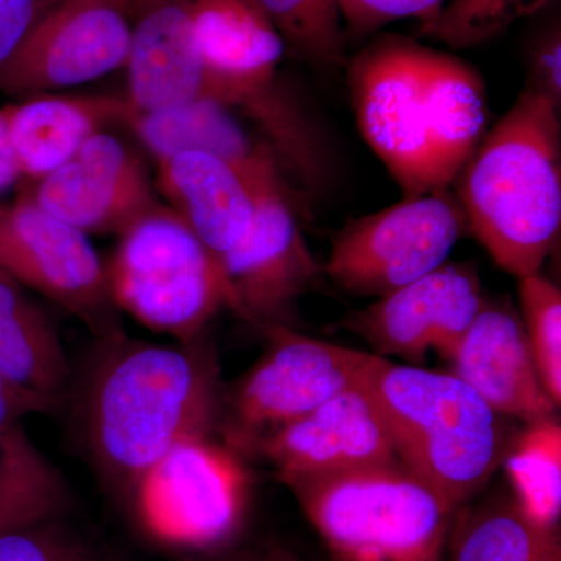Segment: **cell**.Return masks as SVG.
Instances as JSON below:
<instances>
[{
  "instance_id": "6da1fadb",
  "label": "cell",
  "mask_w": 561,
  "mask_h": 561,
  "mask_svg": "<svg viewBox=\"0 0 561 561\" xmlns=\"http://www.w3.org/2000/svg\"><path fill=\"white\" fill-rule=\"evenodd\" d=\"M70 391L81 446L122 500L173 446L219 434L224 389L216 351L205 337L157 343L124 331L98 339Z\"/></svg>"
},
{
  "instance_id": "7a4b0ae2",
  "label": "cell",
  "mask_w": 561,
  "mask_h": 561,
  "mask_svg": "<svg viewBox=\"0 0 561 561\" xmlns=\"http://www.w3.org/2000/svg\"><path fill=\"white\" fill-rule=\"evenodd\" d=\"M348 84L362 136L404 198L448 190L485 135L481 76L416 41H375L350 62Z\"/></svg>"
},
{
  "instance_id": "3957f363",
  "label": "cell",
  "mask_w": 561,
  "mask_h": 561,
  "mask_svg": "<svg viewBox=\"0 0 561 561\" xmlns=\"http://www.w3.org/2000/svg\"><path fill=\"white\" fill-rule=\"evenodd\" d=\"M559 110L526 88L456 179L468 230L518 279L540 273L560 234Z\"/></svg>"
},
{
  "instance_id": "277c9868",
  "label": "cell",
  "mask_w": 561,
  "mask_h": 561,
  "mask_svg": "<svg viewBox=\"0 0 561 561\" xmlns=\"http://www.w3.org/2000/svg\"><path fill=\"white\" fill-rule=\"evenodd\" d=\"M359 386L402 463L449 504L463 507L489 485L513 435L467 382L370 353Z\"/></svg>"
},
{
  "instance_id": "5b68a950",
  "label": "cell",
  "mask_w": 561,
  "mask_h": 561,
  "mask_svg": "<svg viewBox=\"0 0 561 561\" xmlns=\"http://www.w3.org/2000/svg\"><path fill=\"white\" fill-rule=\"evenodd\" d=\"M283 483L337 561H445L459 508L402 461Z\"/></svg>"
},
{
  "instance_id": "8992f818",
  "label": "cell",
  "mask_w": 561,
  "mask_h": 561,
  "mask_svg": "<svg viewBox=\"0 0 561 561\" xmlns=\"http://www.w3.org/2000/svg\"><path fill=\"white\" fill-rule=\"evenodd\" d=\"M106 284L117 311L175 342L205 337L234 298L219 260L171 208L154 206L121 232Z\"/></svg>"
},
{
  "instance_id": "52a82bcc",
  "label": "cell",
  "mask_w": 561,
  "mask_h": 561,
  "mask_svg": "<svg viewBox=\"0 0 561 561\" xmlns=\"http://www.w3.org/2000/svg\"><path fill=\"white\" fill-rule=\"evenodd\" d=\"M249 497L250 474L241 454L216 434H198L154 461L125 500L154 541L213 556L231 548Z\"/></svg>"
},
{
  "instance_id": "ba28073f",
  "label": "cell",
  "mask_w": 561,
  "mask_h": 561,
  "mask_svg": "<svg viewBox=\"0 0 561 561\" xmlns=\"http://www.w3.org/2000/svg\"><path fill=\"white\" fill-rule=\"evenodd\" d=\"M267 348L230 390L224 391L219 432L249 456L264 435L359 386L370 353L317 341L290 327H268Z\"/></svg>"
},
{
  "instance_id": "9c48e42d",
  "label": "cell",
  "mask_w": 561,
  "mask_h": 561,
  "mask_svg": "<svg viewBox=\"0 0 561 561\" xmlns=\"http://www.w3.org/2000/svg\"><path fill=\"white\" fill-rule=\"evenodd\" d=\"M467 230L448 190L404 198L350 224L332 242L324 272L351 294L383 297L446 264Z\"/></svg>"
},
{
  "instance_id": "30bf717a",
  "label": "cell",
  "mask_w": 561,
  "mask_h": 561,
  "mask_svg": "<svg viewBox=\"0 0 561 561\" xmlns=\"http://www.w3.org/2000/svg\"><path fill=\"white\" fill-rule=\"evenodd\" d=\"M0 273L57 302L95 339L124 332L90 238L28 195L0 202Z\"/></svg>"
},
{
  "instance_id": "8fae6325",
  "label": "cell",
  "mask_w": 561,
  "mask_h": 561,
  "mask_svg": "<svg viewBox=\"0 0 561 561\" xmlns=\"http://www.w3.org/2000/svg\"><path fill=\"white\" fill-rule=\"evenodd\" d=\"M130 41L125 0H61L0 70V91L35 94L88 83L127 65Z\"/></svg>"
},
{
  "instance_id": "7c38bea8",
  "label": "cell",
  "mask_w": 561,
  "mask_h": 561,
  "mask_svg": "<svg viewBox=\"0 0 561 561\" xmlns=\"http://www.w3.org/2000/svg\"><path fill=\"white\" fill-rule=\"evenodd\" d=\"M482 305L478 272L468 264H443L350 313L343 327L364 339L376 356L419 364L437 351L449 360Z\"/></svg>"
},
{
  "instance_id": "4fadbf2b",
  "label": "cell",
  "mask_w": 561,
  "mask_h": 561,
  "mask_svg": "<svg viewBox=\"0 0 561 561\" xmlns=\"http://www.w3.org/2000/svg\"><path fill=\"white\" fill-rule=\"evenodd\" d=\"M234 312L265 330L287 327L294 302L319 275L284 183L262 187L249 231L220 257Z\"/></svg>"
},
{
  "instance_id": "5bb4252c",
  "label": "cell",
  "mask_w": 561,
  "mask_h": 561,
  "mask_svg": "<svg viewBox=\"0 0 561 561\" xmlns=\"http://www.w3.org/2000/svg\"><path fill=\"white\" fill-rule=\"evenodd\" d=\"M249 456L267 461L280 482L401 461L360 386L264 435L251 446Z\"/></svg>"
},
{
  "instance_id": "9a60e30c",
  "label": "cell",
  "mask_w": 561,
  "mask_h": 561,
  "mask_svg": "<svg viewBox=\"0 0 561 561\" xmlns=\"http://www.w3.org/2000/svg\"><path fill=\"white\" fill-rule=\"evenodd\" d=\"M28 197L84 234L117 232L160 205L142 162L119 139L95 133Z\"/></svg>"
},
{
  "instance_id": "2e32d148",
  "label": "cell",
  "mask_w": 561,
  "mask_h": 561,
  "mask_svg": "<svg viewBox=\"0 0 561 561\" xmlns=\"http://www.w3.org/2000/svg\"><path fill=\"white\" fill-rule=\"evenodd\" d=\"M449 362L453 375L505 419L530 424L556 416L559 405L542 386L522 317L508 306L483 301Z\"/></svg>"
},
{
  "instance_id": "e0dca14e",
  "label": "cell",
  "mask_w": 561,
  "mask_h": 561,
  "mask_svg": "<svg viewBox=\"0 0 561 561\" xmlns=\"http://www.w3.org/2000/svg\"><path fill=\"white\" fill-rule=\"evenodd\" d=\"M131 25L127 68L133 111L149 113L203 99L206 68L192 0H125Z\"/></svg>"
},
{
  "instance_id": "ac0fdd59",
  "label": "cell",
  "mask_w": 561,
  "mask_h": 561,
  "mask_svg": "<svg viewBox=\"0 0 561 561\" xmlns=\"http://www.w3.org/2000/svg\"><path fill=\"white\" fill-rule=\"evenodd\" d=\"M158 180L171 209L220 261L249 231L262 187L230 162L203 151L158 161Z\"/></svg>"
},
{
  "instance_id": "d6986e66",
  "label": "cell",
  "mask_w": 561,
  "mask_h": 561,
  "mask_svg": "<svg viewBox=\"0 0 561 561\" xmlns=\"http://www.w3.org/2000/svg\"><path fill=\"white\" fill-rule=\"evenodd\" d=\"M125 124L158 161L183 151H203L230 162L256 183L284 181L273 151L253 142L231 111L209 99L149 113L130 110Z\"/></svg>"
},
{
  "instance_id": "ffe728a7",
  "label": "cell",
  "mask_w": 561,
  "mask_h": 561,
  "mask_svg": "<svg viewBox=\"0 0 561 561\" xmlns=\"http://www.w3.org/2000/svg\"><path fill=\"white\" fill-rule=\"evenodd\" d=\"M0 373L39 413L65 404L72 370L50 317L24 287L0 273Z\"/></svg>"
},
{
  "instance_id": "44dd1931",
  "label": "cell",
  "mask_w": 561,
  "mask_h": 561,
  "mask_svg": "<svg viewBox=\"0 0 561 561\" xmlns=\"http://www.w3.org/2000/svg\"><path fill=\"white\" fill-rule=\"evenodd\" d=\"M130 110L117 98H36L7 106V138L22 176L54 172L103 125L125 122Z\"/></svg>"
},
{
  "instance_id": "7402d4cb",
  "label": "cell",
  "mask_w": 561,
  "mask_h": 561,
  "mask_svg": "<svg viewBox=\"0 0 561 561\" xmlns=\"http://www.w3.org/2000/svg\"><path fill=\"white\" fill-rule=\"evenodd\" d=\"M206 81L257 83L278 76L286 44L254 0H192Z\"/></svg>"
},
{
  "instance_id": "603a6c76",
  "label": "cell",
  "mask_w": 561,
  "mask_h": 561,
  "mask_svg": "<svg viewBox=\"0 0 561 561\" xmlns=\"http://www.w3.org/2000/svg\"><path fill=\"white\" fill-rule=\"evenodd\" d=\"M446 552L449 561H561L559 530L531 522L513 497L460 507Z\"/></svg>"
},
{
  "instance_id": "cb8c5ba5",
  "label": "cell",
  "mask_w": 561,
  "mask_h": 561,
  "mask_svg": "<svg viewBox=\"0 0 561 561\" xmlns=\"http://www.w3.org/2000/svg\"><path fill=\"white\" fill-rule=\"evenodd\" d=\"M73 494L65 474L22 424L0 434V534L69 518Z\"/></svg>"
},
{
  "instance_id": "d4e9b609",
  "label": "cell",
  "mask_w": 561,
  "mask_h": 561,
  "mask_svg": "<svg viewBox=\"0 0 561 561\" xmlns=\"http://www.w3.org/2000/svg\"><path fill=\"white\" fill-rule=\"evenodd\" d=\"M513 500L531 522L557 529L561 513V426L552 419L526 424L505 453Z\"/></svg>"
},
{
  "instance_id": "484cf974",
  "label": "cell",
  "mask_w": 561,
  "mask_h": 561,
  "mask_svg": "<svg viewBox=\"0 0 561 561\" xmlns=\"http://www.w3.org/2000/svg\"><path fill=\"white\" fill-rule=\"evenodd\" d=\"M284 44L302 61L321 69L345 62V28L337 0H254Z\"/></svg>"
},
{
  "instance_id": "4316f807",
  "label": "cell",
  "mask_w": 561,
  "mask_h": 561,
  "mask_svg": "<svg viewBox=\"0 0 561 561\" xmlns=\"http://www.w3.org/2000/svg\"><path fill=\"white\" fill-rule=\"evenodd\" d=\"M553 0H451L437 16L421 25V35L454 49L493 39L516 21L531 16Z\"/></svg>"
},
{
  "instance_id": "83f0119b",
  "label": "cell",
  "mask_w": 561,
  "mask_h": 561,
  "mask_svg": "<svg viewBox=\"0 0 561 561\" xmlns=\"http://www.w3.org/2000/svg\"><path fill=\"white\" fill-rule=\"evenodd\" d=\"M523 327L542 386L561 402V291L541 273L519 278Z\"/></svg>"
},
{
  "instance_id": "f1b7e54d",
  "label": "cell",
  "mask_w": 561,
  "mask_h": 561,
  "mask_svg": "<svg viewBox=\"0 0 561 561\" xmlns=\"http://www.w3.org/2000/svg\"><path fill=\"white\" fill-rule=\"evenodd\" d=\"M0 561H108L68 518L0 534Z\"/></svg>"
},
{
  "instance_id": "f546056e",
  "label": "cell",
  "mask_w": 561,
  "mask_h": 561,
  "mask_svg": "<svg viewBox=\"0 0 561 561\" xmlns=\"http://www.w3.org/2000/svg\"><path fill=\"white\" fill-rule=\"evenodd\" d=\"M346 32L354 38L370 35L389 22L416 18L421 25L437 16L445 0H337Z\"/></svg>"
},
{
  "instance_id": "4dcf8cb0",
  "label": "cell",
  "mask_w": 561,
  "mask_h": 561,
  "mask_svg": "<svg viewBox=\"0 0 561 561\" xmlns=\"http://www.w3.org/2000/svg\"><path fill=\"white\" fill-rule=\"evenodd\" d=\"M61 0H0V70L41 18Z\"/></svg>"
},
{
  "instance_id": "1f68e13d",
  "label": "cell",
  "mask_w": 561,
  "mask_h": 561,
  "mask_svg": "<svg viewBox=\"0 0 561 561\" xmlns=\"http://www.w3.org/2000/svg\"><path fill=\"white\" fill-rule=\"evenodd\" d=\"M530 84L527 90L548 95L553 102L561 99L560 25H551L530 46Z\"/></svg>"
},
{
  "instance_id": "d6a6232c",
  "label": "cell",
  "mask_w": 561,
  "mask_h": 561,
  "mask_svg": "<svg viewBox=\"0 0 561 561\" xmlns=\"http://www.w3.org/2000/svg\"><path fill=\"white\" fill-rule=\"evenodd\" d=\"M33 413H39L38 408L0 373V434L22 424V420Z\"/></svg>"
},
{
  "instance_id": "836d02e7",
  "label": "cell",
  "mask_w": 561,
  "mask_h": 561,
  "mask_svg": "<svg viewBox=\"0 0 561 561\" xmlns=\"http://www.w3.org/2000/svg\"><path fill=\"white\" fill-rule=\"evenodd\" d=\"M21 176L22 173L11 153L9 138H7L5 108H0V192L9 190Z\"/></svg>"
},
{
  "instance_id": "e575fe53",
  "label": "cell",
  "mask_w": 561,
  "mask_h": 561,
  "mask_svg": "<svg viewBox=\"0 0 561 561\" xmlns=\"http://www.w3.org/2000/svg\"><path fill=\"white\" fill-rule=\"evenodd\" d=\"M205 561H262L261 546L257 548H228L213 553Z\"/></svg>"
},
{
  "instance_id": "d590c367",
  "label": "cell",
  "mask_w": 561,
  "mask_h": 561,
  "mask_svg": "<svg viewBox=\"0 0 561 561\" xmlns=\"http://www.w3.org/2000/svg\"><path fill=\"white\" fill-rule=\"evenodd\" d=\"M262 561H305L290 549L283 548L279 545H262Z\"/></svg>"
}]
</instances>
